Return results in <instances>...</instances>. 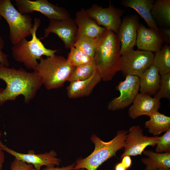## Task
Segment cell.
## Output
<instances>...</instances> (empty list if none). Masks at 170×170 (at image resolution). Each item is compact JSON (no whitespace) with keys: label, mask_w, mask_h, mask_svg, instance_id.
Instances as JSON below:
<instances>
[{"label":"cell","mask_w":170,"mask_h":170,"mask_svg":"<svg viewBox=\"0 0 170 170\" xmlns=\"http://www.w3.org/2000/svg\"><path fill=\"white\" fill-rule=\"evenodd\" d=\"M0 79L6 83L0 90V106L8 101L14 100L19 96L29 104L43 85L42 78L36 71L29 72L22 67L10 68L0 63Z\"/></svg>","instance_id":"1"},{"label":"cell","mask_w":170,"mask_h":170,"mask_svg":"<svg viewBox=\"0 0 170 170\" xmlns=\"http://www.w3.org/2000/svg\"><path fill=\"white\" fill-rule=\"evenodd\" d=\"M121 44L117 36L106 29L98 38L97 45L93 60L101 80H112L120 71Z\"/></svg>","instance_id":"2"},{"label":"cell","mask_w":170,"mask_h":170,"mask_svg":"<svg viewBox=\"0 0 170 170\" xmlns=\"http://www.w3.org/2000/svg\"><path fill=\"white\" fill-rule=\"evenodd\" d=\"M40 19H34L33 27L31 31L32 38L29 41L23 39L12 47L13 58L16 61L21 63L28 69L36 71L38 65V60L42 56L47 57L55 54L58 50L46 48L37 37V32L40 26Z\"/></svg>","instance_id":"3"},{"label":"cell","mask_w":170,"mask_h":170,"mask_svg":"<svg viewBox=\"0 0 170 170\" xmlns=\"http://www.w3.org/2000/svg\"><path fill=\"white\" fill-rule=\"evenodd\" d=\"M128 131H118L116 136L110 141L105 142L93 134L91 140L94 144V149L89 156L84 158L79 159L76 162L73 170L85 169L86 170H96L104 162L113 156L123 149Z\"/></svg>","instance_id":"4"},{"label":"cell","mask_w":170,"mask_h":170,"mask_svg":"<svg viewBox=\"0 0 170 170\" xmlns=\"http://www.w3.org/2000/svg\"><path fill=\"white\" fill-rule=\"evenodd\" d=\"M36 72L42 78L43 85L48 90L63 87L75 67L61 55H54L40 59Z\"/></svg>","instance_id":"5"},{"label":"cell","mask_w":170,"mask_h":170,"mask_svg":"<svg viewBox=\"0 0 170 170\" xmlns=\"http://www.w3.org/2000/svg\"><path fill=\"white\" fill-rule=\"evenodd\" d=\"M0 16L8 25L9 38L13 45L31 35L33 26L31 17L20 12L10 0H0Z\"/></svg>","instance_id":"6"},{"label":"cell","mask_w":170,"mask_h":170,"mask_svg":"<svg viewBox=\"0 0 170 170\" xmlns=\"http://www.w3.org/2000/svg\"><path fill=\"white\" fill-rule=\"evenodd\" d=\"M152 52L142 50H130L121 55L120 71L125 76L140 77L153 63Z\"/></svg>","instance_id":"7"},{"label":"cell","mask_w":170,"mask_h":170,"mask_svg":"<svg viewBox=\"0 0 170 170\" xmlns=\"http://www.w3.org/2000/svg\"><path fill=\"white\" fill-rule=\"evenodd\" d=\"M18 10L23 14L39 12L50 20H62L71 17L68 11L63 7L50 3L47 0H15Z\"/></svg>","instance_id":"8"},{"label":"cell","mask_w":170,"mask_h":170,"mask_svg":"<svg viewBox=\"0 0 170 170\" xmlns=\"http://www.w3.org/2000/svg\"><path fill=\"white\" fill-rule=\"evenodd\" d=\"M86 10L98 25L113 31L117 35L122 22L121 17L125 10L115 7L111 2L107 8H103L94 4Z\"/></svg>","instance_id":"9"},{"label":"cell","mask_w":170,"mask_h":170,"mask_svg":"<svg viewBox=\"0 0 170 170\" xmlns=\"http://www.w3.org/2000/svg\"><path fill=\"white\" fill-rule=\"evenodd\" d=\"M125 79L120 82L116 89L120 92L119 96L113 99L108 104L109 110L115 111L126 108L132 104L139 90L140 78L128 75Z\"/></svg>","instance_id":"10"},{"label":"cell","mask_w":170,"mask_h":170,"mask_svg":"<svg viewBox=\"0 0 170 170\" xmlns=\"http://www.w3.org/2000/svg\"><path fill=\"white\" fill-rule=\"evenodd\" d=\"M143 131L139 125L134 126L129 128L125 141L124 151L121 156V159L126 156L141 155L147 146L156 145L159 137H148L144 135Z\"/></svg>","instance_id":"11"},{"label":"cell","mask_w":170,"mask_h":170,"mask_svg":"<svg viewBox=\"0 0 170 170\" xmlns=\"http://www.w3.org/2000/svg\"><path fill=\"white\" fill-rule=\"evenodd\" d=\"M77 27L75 20L71 17L62 20H52L44 29V36L47 37L51 33L56 34L63 42L65 48L70 49L73 46L77 35Z\"/></svg>","instance_id":"12"},{"label":"cell","mask_w":170,"mask_h":170,"mask_svg":"<svg viewBox=\"0 0 170 170\" xmlns=\"http://www.w3.org/2000/svg\"><path fill=\"white\" fill-rule=\"evenodd\" d=\"M2 148L3 150L13 156L15 158L32 165L34 168L36 170H41L42 167L43 166L46 167L58 166L61 162L60 159L57 157V154L54 150L36 154L31 151H29L27 153H20L4 145Z\"/></svg>","instance_id":"13"},{"label":"cell","mask_w":170,"mask_h":170,"mask_svg":"<svg viewBox=\"0 0 170 170\" xmlns=\"http://www.w3.org/2000/svg\"><path fill=\"white\" fill-rule=\"evenodd\" d=\"M140 24L139 18L137 15H128L123 18L117 35L120 42L121 55L133 49Z\"/></svg>","instance_id":"14"},{"label":"cell","mask_w":170,"mask_h":170,"mask_svg":"<svg viewBox=\"0 0 170 170\" xmlns=\"http://www.w3.org/2000/svg\"><path fill=\"white\" fill-rule=\"evenodd\" d=\"M128 110L129 116L135 119L142 115L150 116L158 111L161 106L160 101L147 94L138 93Z\"/></svg>","instance_id":"15"},{"label":"cell","mask_w":170,"mask_h":170,"mask_svg":"<svg viewBox=\"0 0 170 170\" xmlns=\"http://www.w3.org/2000/svg\"><path fill=\"white\" fill-rule=\"evenodd\" d=\"M163 43L159 33L153 29L147 28L140 24L137 30L136 43L139 49L156 52L161 49Z\"/></svg>","instance_id":"16"},{"label":"cell","mask_w":170,"mask_h":170,"mask_svg":"<svg viewBox=\"0 0 170 170\" xmlns=\"http://www.w3.org/2000/svg\"><path fill=\"white\" fill-rule=\"evenodd\" d=\"M77 27V37L85 36L93 38L99 37L106 29L99 26L82 8L76 13L75 20Z\"/></svg>","instance_id":"17"},{"label":"cell","mask_w":170,"mask_h":170,"mask_svg":"<svg viewBox=\"0 0 170 170\" xmlns=\"http://www.w3.org/2000/svg\"><path fill=\"white\" fill-rule=\"evenodd\" d=\"M101 80V76L97 71L88 79L71 82L66 88L67 95L70 99L88 96Z\"/></svg>","instance_id":"18"},{"label":"cell","mask_w":170,"mask_h":170,"mask_svg":"<svg viewBox=\"0 0 170 170\" xmlns=\"http://www.w3.org/2000/svg\"><path fill=\"white\" fill-rule=\"evenodd\" d=\"M154 2L153 0H122L121 4L124 7L134 9L144 20L149 27L159 33V28L151 13Z\"/></svg>","instance_id":"19"},{"label":"cell","mask_w":170,"mask_h":170,"mask_svg":"<svg viewBox=\"0 0 170 170\" xmlns=\"http://www.w3.org/2000/svg\"><path fill=\"white\" fill-rule=\"evenodd\" d=\"M139 78L140 93L155 95L159 88L160 75L153 63Z\"/></svg>","instance_id":"20"},{"label":"cell","mask_w":170,"mask_h":170,"mask_svg":"<svg viewBox=\"0 0 170 170\" xmlns=\"http://www.w3.org/2000/svg\"><path fill=\"white\" fill-rule=\"evenodd\" d=\"M143 153L147 157L141 160L146 166L145 170L170 169V152L157 153L152 150H144Z\"/></svg>","instance_id":"21"},{"label":"cell","mask_w":170,"mask_h":170,"mask_svg":"<svg viewBox=\"0 0 170 170\" xmlns=\"http://www.w3.org/2000/svg\"><path fill=\"white\" fill-rule=\"evenodd\" d=\"M153 18L162 28L170 27V0L154 1L151 11Z\"/></svg>","instance_id":"22"},{"label":"cell","mask_w":170,"mask_h":170,"mask_svg":"<svg viewBox=\"0 0 170 170\" xmlns=\"http://www.w3.org/2000/svg\"><path fill=\"white\" fill-rule=\"evenodd\" d=\"M149 120L145 123V127L153 135L157 136L170 129V117L158 111L150 116Z\"/></svg>","instance_id":"23"},{"label":"cell","mask_w":170,"mask_h":170,"mask_svg":"<svg viewBox=\"0 0 170 170\" xmlns=\"http://www.w3.org/2000/svg\"><path fill=\"white\" fill-rule=\"evenodd\" d=\"M153 64L160 75L170 72V46L165 44L154 54Z\"/></svg>","instance_id":"24"},{"label":"cell","mask_w":170,"mask_h":170,"mask_svg":"<svg viewBox=\"0 0 170 170\" xmlns=\"http://www.w3.org/2000/svg\"><path fill=\"white\" fill-rule=\"evenodd\" d=\"M98 38L78 36L73 46L93 59L97 45Z\"/></svg>","instance_id":"25"},{"label":"cell","mask_w":170,"mask_h":170,"mask_svg":"<svg viewBox=\"0 0 170 170\" xmlns=\"http://www.w3.org/2000/svg\"><path fill=\"white\" fill-rule=\"evenodd\" d=\"M97 71L96 66L93 60L88 63L75 67L68 82H70L86 80L91 77Z\"/></svg>","instance_id":"26"},{"label":"cell","mask_w":170,"mask_h":170,"mask_svg":"<svg viewBox=\"0 0 170 170\" xmlns=\"http://www.w3.org/2000/svg\"><path fill=\"white\" fill-rule=\"evenodd\" d=\"M70 49L66 60L68 62L74 67L85 64L93 60L92 59L74 46Z\"/></svg>","instance_id":"27"},{"label":"cell","mask_w":170,"mask_h":170,"mask_svg":"<svg viewBox=\"0 0 170 170\" xmlns=\"http://www.w3.org/2000/svg\"><path fill=\"white\" fill-rule=\"evenodd\" d=\"M160 82L159 89L154 97L160 100L162 98L170 99V72L160 75Z\"/></svg>","instance_id":"28"},{"label":"cell","mask_w":170,"mask_h":170,"mask_svg":"<svg viewBox=\"0 0 170 170\" xmlns=\"http://www.w3.org/2000/svg\"><path fill=\"white\" fill-rule=\"evenodd\" d=\"M156 145V153L170 152V129L163 135L159 137Z\"/></svg>","instance_id":"29"},{"label":"cell","mask_w":170,"mask_h":170,"mask_svg":"<svg viewBox=\"0 0 170 170\" xmlns=\"http://www.w3.org/2000/svg\"><path fill=\"white\" fill-rule=\"evenodd\" d=\"M34 168L32 165L28 164L14 158L10 164L11 170H31Z\"/></svg>","instance_id":"30"},{"label":"cell","mask_w":170,"mask_h":170,"mask_svg":"<svg viewBox=\"0 0 170 170\" xmlns=\"http://www.w3.org/2000/svg\"><path fill=\"white\" fill-rule=\"evenodd\" d=\"M4 41L2 37L0 36V63L5 66L9 67L10 65L8 59L7 54L3 53L2 51L4 45Z\"/></svg>","instance_id":"31"},{"label":"cell","mask_w":170,"mask_h":170,"mask_svg":"<svg viewBox=\"0 0 170 170\" xmlns=\"http://www.w3.org/2000/svg\"><path fill=\"white\" fill-rule=\"evenodd\" d=\"M159 33L163 42L166 44H170V29L162 28L159 29Z\"/></svg>","instance_id":"32"},{"label":"cell","mask_w":170,"mask_h":170,"mask_svg":"<svg viewBox=\"0 0 170 170\" xmlns=\"http://www.w3.org/2000/svg\"><path fill=\"white\" fill-rule=\"evenodd\" d=\"M75 165V163H73L69 165L62 167H46L41 170H73ZM31 170H36L33 168Z\"/></svg>","instance_id":"33"},{"label":"cell","mask_w":170,"mask_h":170,"mask_svg":"<svg viewBox=\"0 0 170 170\" xmlns=\"http://www.w3.org/2000/svg\"><path fill=\"white\" fill-rule=\"evenodd\" d=\"M122 159L121 163L127 169L131 166L132 160L130 156H126L123 157Z\"/></svg>","instance_id":"34"},{"label":"cell","mask_w":170,"mask_h":170,"mask_svg":"<svg viewBox=\"0 0 170 170\" xmlns=\"http://www.w3.org/2000/svg\"><path fill=\"white\" fill-rule=\"evenodd\" d=\"M4 145L0 144V170H2L3 164L5 161V156L2 149V146Z\"/></svg>","instance_id":"35"},{"label":"cell","mask_w":170,"mask_h":170,"mask_svg":"<svg viewBox=\"0 0 170 170\" xmlns=\"http://www.w3.org/2000/svg\"><path fill=\"white\" fill-rule=\"evenodd\" d=\"M127 169L121 162L117 163L116 166L115 170H127Z\"/></svg>","instance_id":"36"},{"label":"cell","mask_w":170,"mask_h":170,"mask_svg":"<svg viewBox=\"0 0 170 170\" xmlns=\"http://www.w3.org/2000/svg\"><path fill=\"white\" fill-rule=\"evenodd\" d=\"M157 170H170V169H158Z\"/></svg>","instance_id":"37"},{"label":"cell","mask_w":170,"mask_h":170,"mask_svg":"<svg viewBox=\"0 0 170 170\" xmlns=\"http://www.w3.org/2000/svg\"><path fill=\"white\" fill-rule=\"evenodd\" d=\"M77 170H86L85 169H80Z\"/></svg>","instance_id":"38"},{"label":"cell","mask_w":170,"mask_h":170,"mask_svg":"<svg viewBox=\"0 0 170 170\" xmlns=\"http://www.w3.org/2000/svg\"><path fill=\"white\" fill-rule=\"evenodd\" d=\"M1 17L0 16V21L1 20Z\"/></svg>","instance_id":"39"},{"label":"cell","mask_w":170,"mask_h":170,"mask_svg":"<svg viewBox=\"0 0 170 170\" xmlns=\"http://www.w3.org/2000/svg\"><path fill=\"white\" fill-rule=\"evenodd\" d=\"M127 170H128L127 169Z\"/></svg>","instance_id":"40"}]
</instances>
